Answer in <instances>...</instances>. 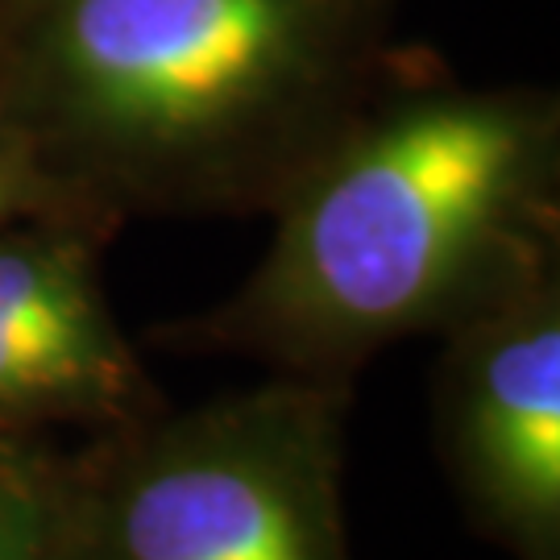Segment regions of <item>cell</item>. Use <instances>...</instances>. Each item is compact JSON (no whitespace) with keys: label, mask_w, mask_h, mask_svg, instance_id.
I'll use <instances>...</instances> for the list:
<instances>
[{"label":"cell","mask_w":560,"mask_h":560,"mask_svg":"<svg viewBox=\"0 0 560 560\" xmlns=\"http://www.w3.org/2000/svg\"><path fill=\"white\" fill-rule=\"evenodd\" d=\"M18 217H83L101 224L42 171L18 129L0 117V224Z\"/></svg>","instance_id":"obj_7"},{"label":"cell","mask_w":560,"mask_h":560,"mask_svg":"<svg viewBox=\"0 0 560 560\" xmlns=\"http://www.w3.org/2000/svg\"><path fill=\"white\" fill-rule=\"evenodd\" d=\"M544 141L520 104L441 96L320 150L249 282L179 337L349 386L390 340L448 332L548 266Z\"/></svg>","instance_id":"obj_1"},{"label":"cell","mask_w":560,"mask_h":560,"mask_svg":"<svg viewBox=\"0 0 560 560\" xmlns=\"http://www.w3.org/2000/svg\"><path fill=\"white\" fill-rule=\"evenodd\" d=\"M83 217L0 224V432H108L159 411L117 316L104 300Z\"/></svg>","instance_id":"obj_5"},{"label":"cell","mask_w":560,"mask_h":560,"mask_svg":"<svg viewBox=\"0 0 560 560\" xmlns=\"http://www.w3.org/2000/svg\"><path fill=\"white\" fill-rule=\"evenodd\" d=\"M340 50V0H30L25 108L0 117L92 217L282 200Z\"/></svg>","instance_id":"obj_2"},{"label":"cell","mask_w":560,"mask_h":560,"mask_svg":"<svg viewBox=\"0 0 560 560\" xmlns=\"http://www.w3.org/2000/svg\"><path fill=\"white\" fill-rule=\"evenodd\" d=\"M62 448L0 432V560H55Z\"/></svg>","instance_id":"obj_6"},{"label":"cell","mask_w":560,"mask_h":560,"mask_svg":"<svg viewBox=\"0 0 560 560\" xmlns=\"http://www.w3.org/2000/svg\"><path fill=\"white\" fill-rule=\"evenodd\" d=\"M441 457L481 536L560 560V295L552 266L448 328Z\"/></svg>","instance_id":"obj_4"},{"label":"cell","mask_w":560,"mask_h":560,"mask_svg":"<svg viewBox=\"0 0 560 560\" xmlns=\"http://www.w3.org/2000/svg\"><path fill=\"white\" fill-rule=\"evenodd\" d=\"M345 382L279 378L62 453L55 560H353Z\"/></svg>","instance_id":"obj_3"}]
</instances>
